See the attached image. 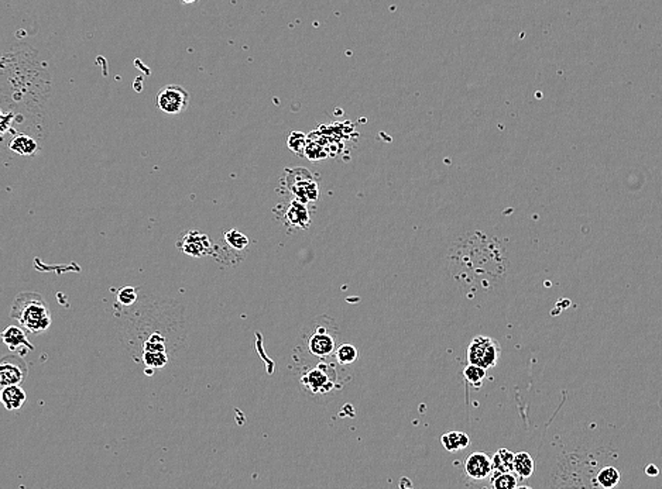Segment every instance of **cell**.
Wrapping results in <instances>:
<instances>
[{
	"label": "cell",
	"mask_w": 662,
	"mask_h": 489,
	"mask_svg": "<svg viewBox=\"0 0 662 489\" xmlns=\"http://www.w3.org/2000/svg\"><path fill=\"white\" fill-rule=\"evenodd\" d=\"M465 474L473 481H483L493 475V463L491 457L483 452L472 453L464 461Z\"/></svg>",
	"instance_id": "obj_7"
},
{
	"label": "cell",
	"mask_w": 662,
	"mask_h": 489,
	"mask_svg": "<svg viewBox=\"0 0 662 489\" xmlns=\"http://www.w3.org/2000/svg\"><path fill=\"white\" fill-rule=\"evenodd\" d=\"M165 337L154 332L148 336V339L144 341V351L143 353H165Z\"/></svg>",
	"instance_id": "obj_23"
},
{
	"label": "cell",
	"mask_w": 662,
	"mask_h": 489,
	"mask_svg": "<svg viewBox=\"0 0 662 489\" xmlns=\"http://www.w3.org/2000/svg\"><path fill=\"white\" fill-rule=\"evenodd\" d=\"M191 96L188 91L180 85H167L158 91L155 103L165 114H180L189 106Z\"/></svg>",
	"instance_id": "obj_4"
},
{
	"label": "cell",
	"mask_w": 662,
	"mask_h": 489,
	"mask_svg": "<svg viewBox=\"0 0 662 489\" xmlns=\"http://www.w3.org/2000/svg\"><path fill=\"white\" fill-rule=\"evenodd\" d=\"M514 457L516 454H513L510 450H507V448H500V450L495 452V454L491 457V463H493V474L494 475H498V474H509V472H514Z\"/></svg>",
	"instance_id": "obj_13"
},
{
	"label": "cell",
	"mask_w": 662,
	"mask_h": 489,
	"mask_svg": "<svg viewBox=\"0 0 662 489\" xmlns=\"http://www.w3.org/2000/svg\"><path fill=\"white\" fill-rule=\"evenodd\" d=\"M285 223L293 227H307L309 223V215L305 205L300 200H293L284 215Z\"/></svg>",
	"instance_id": "obj_12"
},
{
	"label": "cell",
	"mask_w": 662,
	"mask_h": 489,
	"mask_svg": "<svg viewBox=\"0 0 662 489\" xmlns=\"http://www.w3.org/2000/svg\"><path fill=\"white\" fill-rule=\"evenodd\" d=\"M27 332L19 326H8L2 333V340L8 348L13 353L19 351L20 354H27L34 350V346L27 339Z\"/></svg>",
	"instance_id": "obj_10"
},
{
	"label": "cell",
	"mask_w": 662,
	"mask_h": 489,
	"mask_svg": "<svg viewBox=\"0 0 662 489\" xmlns=\"http://www.w3.org/2000/svg\"><path fill=\"white\" fill-rule=\"evenodd\" d=\"M500 344L491 337L477 336L475 337L468 347V361L470 365H477L486 371L494 368L500 359Z\"/></svg>",
	"instance_id": "obj_3"
},
{
	"label": "cell",
	"mask_w": 662,
	"mask_h": 489,
	"mask_svg": "<svg viewBox=\"0 0 662 489\" xmlns=\"http://www.w3.org/2000/svg\"><path fill=\"white\" fill-rule=\"evenodd\" d=\"M518 477L514 472L493 475L490 482V489H517Z\"/></svg>",
	"instance_id": "obj_17"
},
{
	"label": "cell",
	"mask_w": 662,
	"mask_h": 489,
	"mask_svg": "<svg viewBox=\"0 0 662 489\" xmlns=\"http://www.w3.org/2000/svg\"><path fill=\"white\" fill-rule=\"evenodd\" d=\"M645 474H647L648 477H656V475L659 474V470H658V467H656L655 464H650V465H647V468H645Z\"/></svg>",
	"instance_id": "obj_25"
},
{
	"label": "cell",
	"mask_w": 662,
	"mask_h": 489,
	"mask_svg": "<svg viewBox=\"0 0 662 489\" xmlns=\"http://www.w3.org/2000/svg\"><path fill=\"white\" fill-rule=\"evenodd\" d=\"M335 357L341 365H349L357 359L359 351L353 344H342L337 348Z\"/></svg>",
	"instance_id": "obj_22"
},
{
	"label": "cell",
	"mask_w": 662,
	"mask_h": 489,
	"mask_svg": "<svg viewBox=\"0 0 662 489\" xmlns=\"http://www.w3.org/2000/svg\"><path fill=\"white\" fill-rule=\"evenodd\" d=\"M26 391L20 385L2 388V392H0V400H2L5 409L9 412H16L22 409L23 404L26 403Z\"/></svg>",
	"instance_id": "obj_11"
},
{
	"label": "cell",
	"mask_w": 662,
	"mask_h": 489,
	"mask_svg": "<svg viewBox=\"0 0 662 489\" xmlns=\"http://www.w3.org/2000/svg\"><path fill=\"white\" fill-rule=\"evenodd\" d=\"M308 350L312 355L326 358L337 353V341L332 335H329L326 328H316L308 339Z\"/></svg>",
	"instance_id": "obj_8"
},
{
	"label": "cell",
	"mask_w": 662,
	"mask_h": 489,
	"mask_svg": "<svg viewBox=\"0 0 662 489\" xmlns=\"http://www.w3.org/2000/svg\"><path fill=\"white\" fill-rule=\"evenodd\" d=\"M225 241H226L229 247H232L237 251L246 250L247 247H249V238H247V235H244L243 233H240L236 229H232L228 233H225Z\"/></svg>",
	"instance_id": "obj_20"
},
{
	"label": "cell",
	"mask_w": 662,
	"mask_h": 489,
	"mask_svg": "<svg viewBox=\"0 0 662 489\" xmlns=\"http://www.w3.org/2000/svg\"><path fill=\"white\" fill-rule=\"evenodd\" d=\"M169 359L170 358L167 353H143V362L146 365V370L148 368V373H151V370L162 368V366L167 365Z\"/></svg>",
	"instance_id": "obj_19"
},
{
	"label": "cell",
	"mask_w": 662,
	"mask_h": 489,
	"mask_svg": "<svg viewBox=\"0 0 662 489\" xmlns=\"http://www.w3.org/2000/svg\"><path fill=\"white\" fill-rule=\"evenodd\" d=\"M517 489H532V488H529V486H518Z\"/></svg>",
	"instance_id": "obj_27"
},
{
	"label": "cell",
	"mask_w": 662,
	"mask_h": 489,
	"mask_svg": "<svg viewBox=\"0 0 662 489\" xmlns=\"http://www.w3.org/2000/svg\"><path fill=\"white\" fill-rule=\"evenodd\" d=\"M620 482V472L614 467H604L597 474V483L604 489H611Z\"/></svg>",
	"instance_id": "obj_18"
},
{
	"label": "cell",
	"mask_w": 662,
	"mask_h": 489,
	"mask_svg": "<svg viewBox=\"0 0 662 489\" xmlns=\"http://www.w3.org/2000/svg\"><path fill=\"white\" fill-rule=\"evenodd\" d=\"M177 247L187 256L195 258L210 256L214 251V246L210 237L196 230H191L183 234L177 241Z\"/></svg>",
	"instance_id": "obj_6"
},
{
	"label": "cell",
	"mask_w": 662,
	"mask_h": 489,
	"mask_svg": "<svg viewBox=\"0 0 662 489\" xmlns=\"http://www.w3.org/2000/svg\"><path fill=\"white\" fill-rule=\"evenodd\" d=\"M139 288L135 287H123L117 291V302L121 306H132L137 302Z\"/></svg>",
	"instance_id": "obj_24"
},
{
	"label": "cell",
	"mask_w": 662,
	"mask_h": 489,
	"mask_svg": "<svg viewBox=\"0 0 662 489\" xmlns=\"http://www.w3.org/2000/svg\"><path fill=\"white\" fill-rule=\"evenodd\" d=\"M301 384L308 392L314 395H325L332 392L338 386V374L335 365L319 362L314 368L303 374Z\"/></svg>",
	"instance_id": "obj_2"
},
{
	"label": "cell",
	"mask_w": 662,
	"mask_h": 489,
	"mask_svg": "<svg viewBox=\"0 0 662 489\" xmlns=\"http://www.w3.org/2000/svg\"><path fill=\"white\" fill-rule=\"evenodd\" d=\"M10 317L31 335L47 332L53 323L50 306L38 292H20L12 303Z\"/></svg>",
	"instance_id": "obj_1"
},
{
	"label": "cell",
	"mask_w": 662,
	"mask_h": 489,
	"mask_svg": "<svg viewBox=\"0 0 662 489\" xmlns=\"http://www.w3.org/2000/svg\"><path fill=\"white\" fill-rule=\"evenodd\" d=\"M443 448L449 453H458L470 444V438L464 432H449L441 437Z\"/></svg>",
	"instance_id": "obj_14"
},
{
	"label": "cell",
	"mask_w": 662,
	"mask_h": 489,
	"mask_svg": "<svg viewBox=\"0 0 662 489\" xmlns=\"http://www.w3.org/2000/svg\"><path fill=\"white\" fill-rule=\"evenodd\" d=\"M400 489H414L411 479H408V478H405V477L401 478V479H400Z\"/></svg>",
	"instance_id": "obj_26"
},
{
	"label": "cell",
	"mask_w": 662,
	"mask_h": 489,
	"mask_svg": "<svg viewBox=\"0 0 662 489\" xmlns=\"http://www.w3.org/2000/svg\"><path fill=\"white\" fill-rule=\"evenodd\" d=\"M486 375H487V371L484 368H480V366H477V365H470L469 364L466 368L464 370V377H465L466 382L470 384L475 388L482 386L483 381L486 380Z\"/></svg>",
	"instance_id": "obj_21"
},
{
	"label": "cell",
	"mask_w": 662,
	"mask_h": 489,
	"mask_svg": "<svg viewBox=\"0 0 662 489\" xmlns=\"http://www.w3.org/2000/svg\"><path fill=\"white\" fill-rule=\"evenodd\" d=\"M28 375V366L23 357L10 354L0 361V385L3 388L22 385Z\"/></svg>",
	"instance_id": "obj_5"
},
{
	"label": "cell",
	"mask_w": 662,
	"mask_h": 489,
	"mask_svg": "<svg viewBox=\"0 0 662 489\" xmlns=\"http://www.w3.org/2000/svg\"><path fill=\"white\" fill-rule=\"evenodd\" d=\"M514 474L518 479H527L535 472V463L527 452H520L514 457Z\"/></svg>",
	"instance_id": "obj_15"
},
{
	"label": "cell",
	"mask_w": 662,
	"mask_h": 489,
	"mask_svg": "<svg viewBox=\"0 0 662 489\" xmlns=\"http://www.w3.org/2000/svg\"><path fill=\"white\" fill-rule=\"evenodd\" d=\"M300 179L301 182L298 184L294 178L287 175V185L296 196L297 200L305 203L307 200H314L318 196V188L316 184L312 181L311 175L304 170L300 168Z\"/></svg>",
	"instance_id": "obj_9"
},
{
	"label": "cell",
	"mask_w": 662,
	"mask_h": 489,
	"mask_svg": "<svg viewBox=\"0 0 662 489\" xmlns=\"http://www.w3.org/2000/svg\"><path fill=\"white\" fill-rule=\"evenodd\" d=\"M9 148H10L13 152L19 154V155L31 157V155H34V154L37 152L38 145H37V143H35L34 139H31V137H28V136H26V134H19V136H16V137L10 141Z\"/></svg>",
	"instance_id": "obj_16"
}]
</instances>
